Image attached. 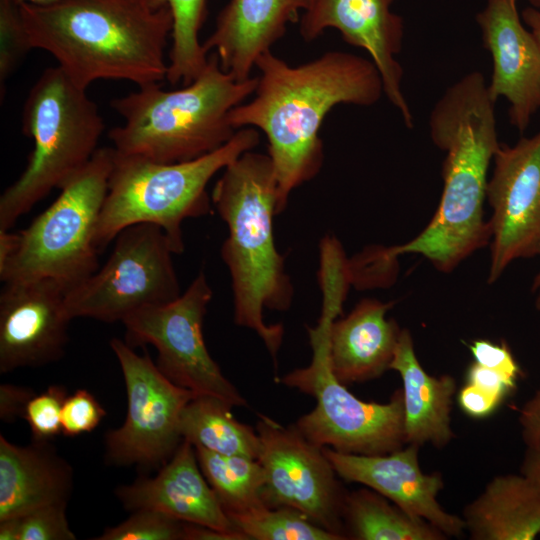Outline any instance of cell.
Segmentation results:
<instances>
[{"label":"cell","mask_w":540,"mask_h":540,"mask_svg":"<svg viewBox=\"0 0 540 540\" xmlns=\"http://www.w3.org/2000/svg\"><path fill=\"white\" fill-rule=\"evenodd\" d=\"M531 290L532 293L535 295L536 307L540 310V268L533 279Z\"/></svg>","instance_id":"obj_43"},{"label":"cell","mask_w":540,"mask_h":540,"mask_svg":"<svg viewBox=\"0 0 540 540\" xmlns=\"http://www.w3.org/2000/svg\"><path fill=\"white\" fill-rule=\"evenodd\" d=\"M495 103L479 71L462 76L437 100L428 127L432 142L446 153L439 206L418 236L382 250L386 260L420 254L439 271L450 272L490 242L483 206L488 170L500 145Z\"/></svg>","instance_id":"obj_2"},{"label":"cell","mask_w":540,"mask_h":540,"mask_svg":"<svg viewBox=\"0 0 540 540\" xmlns=\"http://www.w3.org/2000/svg\"><path fill=\"white\" fill-rule=\"evenodd\" d=\"M521 473L540 485V449H526Z\"/></svg>","instance_id":"obj_40"},{"label":"cell","mask_w":540,"mask_h":540,"mask_svg":"<svg viewBox=\"0 0 540 540\" xmlns=\"http://www.w3.org/2000/svg\"><path fill=\"white\" fill-rule=\"evenodd\" d=\"M476 363L518 379L521 368L505 343L476 340L469 346Z\"/></svg>","instance_id":"obj_35"},{"label":"cell","mask_w":540,"mask_h":540,"mask_svg":"<svg viewBox=\"0 0 540 540\" xmlns=\"http://www.w3.org/2000/svg\"><path fill=\"white\" fill-rule=\"evenodd\" d=\"M256 68L254 97L232 109L230 122L236 130L254 127L265 134L280 214L290 194L316 177L323 166L319 132L327 114L339 104L372 106L384 95V88L369 58L344 51H328L298 66L268 51Z\"/></svg>","instance_id":"obj_1"},{"label":"cell","mask_w":540,"mask_h":540,"mask_svg":"<svg viewBox=\"0 0 540 540\" xmlns=\"http://www.w3.org/2000/svg\"><path fill=\"white\" fill-rule=\"evenodd\" d=\"M521 434L527 448L540 449V386L519 412Z\"/></svg>","instance_id":"obj_39"},{"label":"cell","mask_w":540,"mask_h":540,"mask_svg":"<svg viewBox=\"0 0 540 540\" xmlns=\"http://www.w3.org/2000/svg\"><path fill=\"white\" fill-rule=\"evenodd\" d=\"M390 369L399 373L403 388L406 444L446 446L453 438L451 409L456 381L448 374H428L418 361L408 329H401Z\"/></svg>","instance_id":"obj_23"},{"label":"cell","mask_w":540,"mask_h":540,"mask_svg":"<svg viewBox=\"0 0 540 540\" xmlns=\"http://www.w3.org/2000/svg\"><path fill=\"white\" fill-rule=\"evenodd\" d=\"M236 531L254 540H341L291 507H269L262 503L225 511Z\"/></svg>","instance_id":"obj_29"},{"label":"cell","mask_w":540,"mask_h":540,"mask_svg":"<svg viewBox=\"0 0 540 540\" xmlns=\"http://www.w3.org/2000/svg\"><path fill=\"white\" fill-rule=\"evenodd\" d=\"M195 451L199 466L225 511L264 503L265 474L257 459L218 454L200 447H195Z\"/></svg>","instance_id":"obj_27"},{"label":"cell","mask_w":540,"mask_h":540,"mask_svg":"<svg viewBox=\"0 0 540 540\" xmlns=\"http://www.w3.org/2000/svg\"><path fill=\"white\" fill-rule=\"evenodd\" d=\"M115 495L128 511L154 509L182 522L239 534L246 539L234 528L199 466L195 447L186 440H182L156 476H141L129 485L119 486Z\"/></svg>","instance_id":"obj_19"},{"label":"cell","mask_w":540,"mask_h":540,"mask_svg":"<svg viewBox=\"0 0 540 540\" xmlns=\"http://www.w3.org/2000/svg\"><path fill=\"white\" fill-rule=\"evenodd\" d=\"M35 392L25 386L15 384L0 385V419L5 423H13L22 417L28 401Z\"/></svg>","instance_id":"obj_37"},{"label":"cell","mask_w":540,"mask_h":540,"mask_svg":"<svg viewBox=\"0 0 540 540\" xmlns=\"http://www.w3.org/2000/svg\"><path fill=\"white\" fill-rule=\"evenodd\" d=\"M463 520L473 540H532L540 534V485L522 473L496 476Z\"/></svg>","instance_id":"obj_24"},{"label":"cell","mask_w":540,"mask_h":540,"mask_svg":"<svg viewBox=\"0 0 540 540\" xmlns=\"http://www.w3.org/2000/svg\"><path fill=\"white\" fill-rule=\"evenodd\" d=\"M185 524L154 509H138L123 522L108 527L95 540H184Z\"/></svg>","instance_id":"obj_30"},{"label":"cell","mask_w":540,"mask_h":540,"mask_svg":"<svg viewBox=\"0 0 540 540\" xmlns=\"http://www.w3.org/2000/svg\"><path fill=\"white\" fill-rule=\"evenodd\" d=\"M393 302L362 299L352 311L335 319L328 334V361L344 385L361 383L390 369L401 329L386 315Z\"/></svg>","instance_id":"obj_21"},{"label":"cell","mask_w":540,"mask_h":540,"mask_svg":"<svg viewBox=\"0 0 540 540\" xmlns=\"http://www.w3.org/2000/svg\"><path fill=\"white\" fill-rule=\"evenodd\" d=\"M532 6L540 8V0H529Z\"/></svg>","instance_id":"obj_45"},{"label":"cell","mask_w":540,"mask_h":540,"mask_svg":"<svg viewBox=\"0 0 540 540\" xmlns=\"http://www.w3.org/2000/svg\"><path fill=\"white\" fill-rule=\"evenodd\" d=\"M517 379L475 361L467 371L466 383L502 402L516 386Z\"/></svg>","instance_id":"obj_36"},{"label":"cell","mask_w":540,"mask_h":540,"mask_svg":"<svg viewBox=\"0 0 540 540\" xmlns=\"http://www.w3.org/2000/svg\"><path fill=\"white\" fill-rule=\"evenodd\" d=\"M0 540H20V517L0 521Z\"/></svg>","instance_id":"obj_42"},{"label":"cell","mask_w":540,"mask_h":540,"mask_svg":"<svg viewBox=\"0 0 540 540\" xmlns=\"http://www.w3.org/2000/svg\"><path fill=\"white\" fill-rule=\"evenodd\" d=\"M67 505H46L19 516L20 540H75L66 515Z\"/></svg>","instance_id":"obj_33"},{"label":"cell","mask_w":540,"mask_h":540,"mask_svg":"<svg viewBox=\"0 0 540 540\" xmlns=\"http://www.w3.org/2000/svg\"><path fill=\"white\" fill-rule=\"evenodd\" d=\"M457 399L463 412L473 418L487 417L501 404L497 399L467 383L459 390Z\"/></svg>","instance_id":"obj_38"},{"label":"cell","mask_w":540,"mask_h":540,"mask_svg":"<svg viewBox=\"0 0 540 540\" xmlns=\"http://www.w3.org/2000/svg\"><path fill=\"white\" fill-rule=\"evenodd\" d=\"M231 407L214 396L194 397L181 414L179 430L182 440L214 453L257 459L259 435L250 426L236 420Z\"/></svg>","instance_id":"obj_25"},{"label":"cell","mask_w":540,"mask_h":540,"mask_svg":"<svg viewBox=\"0 0 540 540\" xmlns=\"http://www.w3.org/2000/svg\"><path fill=\"white\" fill-rule=\"evenodd\" d=\"M277 191L271 158L251 150L223 169L211 196L228 228L221 258L231 277L234 321L255 331L274 361L284 329L281 324H266L263 310L286 311L294 297L285 257L273 234Z\"/></svg>","instance_id":"obj_4"},{"label":"cell","mask_w":540,"mask_h":540,"mask_svg":"<svg viewBox=\"0 0 540 540\" xmlns=\"http://www.w3.org/2000/svg\"><path fill=\"white\" fill-rule=\"evenodd\" d=\"M213 291L200 271L175 300L141 308L123 321L125 342L132 348L152 345L156 366L172 383L197 395H210L231 406H247L237 388L210 356L203 322Z\"/></svg>","instance_id":"obj_11"},{"label":"cell","mask_w":540,"mask_h":540,"mask_svg":"<svg viewBox=\"0 0 540 540\" xmlns=\"http://www.w3.org/2000/svg\"><path fill=\"white\" fill-rule=\"evenodd\" d=\"M66 291L52 279L4 283L0 293V373L59 361L69 341Z\"/></svg>","instance_id":"obj_16"},{"label":"cell","mask_w":540,"mask_h":540,"mask_svg":"<svg viewBox=\"0 0 540 540\" xmlns=\"http://www.w3.org/2000/svg\"><path fill=\"white\" fill-rule=\"evenodd\" d=\"M66 389L50 385L45 391L34 394L28 401L23 418L29 425L34 440L49 441L61 433V414Z\"/></svg>","instance_id":"obj_32"},{"label":"cell","mask_w":540,"mask_h":540,"mask_svg":"<svg viewBox=\"0 0 540 540\" xmlns=\"http://www.w3.org/2000/svg\"><path fill=\"white\" fill-rule=\"evenodd\" d=\"M336 313L322 309L315 327L307 329L313 357L310 365L283 376L279 382L311 395L316 406L298 419L296 428L312 443L338 452L380 455L405 442L402 390L389 402H365L355 397L331 371L328 334Z\"/></svg>","instance_id":"obj_9"},{"label":"cell","mask_w":540,"mask_h":540,"mask_svg":"<svg viewBox=\"0 0 540 540\" xmlns=\"http://www.w3.org/2000/svg\"><path fill=\"white\" fill-rule=\"evenodd\" d=\"M114 240L104 265L65 294V310L71 320L122 322L141 308L166 304L181 295L172 258L175 253L159 226L134 224Z\"/></svg>","instance_id":"obj_10"},{"label":"cell","mask_w":540,"mask_h":540,"mask_svg":"<svg viewBox=\"0 0 540 540\" xmlns=\"http://www.w3.org/2000/svg\"><path fill=\"white\" fill-rule=\"evenodd\" d=\"M257 77L237 81L223 71L212 52L203 71L188 85L164 90L159 83L139 86L112 99L123 119L109 131L115 151L158 163L197 159L226 144L236 133L233 108L252 95Z\"/></svg>","instance_id":"obj_5"},{"label":"cell","mask_w":540,"mask_h":540,"mask_svg":"<svg viewBox=\"0 0 540 540\" xmlns=\"http://www.w3.org/2000/svg\"><path fill=\"white\" fill-rule=\"evenodd\" d=\"M309 0H230L220 11L213 32L202 42L223 71L237 81L251 77L257 60L300 19Z\"/></svg>","instance_id":"obj_20"},{"label":"cell","mask_w":540,"mask_h":540,"mask_svg":"<svg viewBox=\"0 0 540 540\" xmlns=\"http://www.w3.org/2000/svg\"><path fill=\"white\" fill-rule=\"evenodd\" d=\"M394 0H309L299 19L306 42L336 29L350 46L363 49L377 67L384 95L399 112L405 126L414 120L403 93V67L397 59L403 47L404 22L392 10Z\"/></svg>","instance_id":"obj_15"},{"label":"cell","mask_w":540,"mask_h":540,"mask_svg":"<svg viewBox=\"0 0 540 540\" xmlns=\"http://www.w3.org/2000/svg\"><path fill=\"white\" fill-rule=\"evenodd\" d=\"M106 416L104 407L86 389L67 395L61 414V433L75 437L93 431Z\"/></svg>","instance_id":"obj_34"},{"label":"cell","mask_w":540,"mask_h":540,"mask_svg":"<svg viewBox=\"0 0 540 540\" xmlns=\"http://www.w3.org/2000/svg\"><path fill=\"white\" fill-rule=\"evenodd\" d=\"M20 2V1H19ZM33 49L54 57L78 87L97 80H126L138 87L167 78L170 8L156 0L20 2Z\"/></svg>","instance_id":"obj_3"},{"label":"cell","mask_w":540,"mask_h":540,"mask_svg":"<svg viewBox=\"0 0 540 540\" xmlns=\"http://www.w3.org/2000/svg\"><path fill=\"white\" fill-rule=\"evenodd\" d=\"M167 5L173 16L167 80L188 85L205 68L209 54L199 39L206 19L208 0H156Z\"/></svg>","instance_id":"obj_28"},{"label":"cell","mask_w":540,"mask_h":540,"mask_svg":"<svg viewBox=\"0 0 540 540\" xmlns=\"http://www.w3.org/2000/svg\"><path fill=\"white\" fill-rule=\"evenodd\" d=\"M257 460L263 467L262 499L269 507H291L344 539V502L336 472L324 448L309 441L295 425L283 427L259 415Z\"/></svg>","instance_id":"obj_13"},{"label":"cell","mask_w":540,"mask_h":540,"mask_svg":"<svg viewBox=\"0 0 540 540\" xmlns=\"http://www.w3.org/2000/svg\"><path fill=\"white\" fill-rule=\"evenodd\" d=\"M114 155L113 147L98 148L29 226L0 230L2 282L47 278L67 293L99 268L94 236Z\"/></svg>","instance_id":"obj_8"},{"label":"cell","mask_w":540,"mask_h":540,"mask_svg":"<svg viewBox=\"0 0 540 540\" xmlns=\"http://www.w3.org/2000/svg\"><path fill=\"white\" fill-rule=\"evenodd\" d=\"M104 121L86 89L49 67L30 89L22 132L33 140L25 169L0 196V230H10L53 189H61L92 159Z\"/></svg>","instance_id":"obj_7"},{"label":"cell","mask_w":540,"mask_h":540,"mask_svg":"<svg viewBox=\"0 0 540 540\" xmlns=\"http://www.w3.org/2000/svg\"><path fill=\"white\" fill-rule=\"evenodd\" d=\"M32 49L23 23L20 2L18 0H0L1 100H3V95L6 92L7 80Z\"/></svg>","instance_id":"obj_31"},{"label":"cell","mask_w":540,"mask_h":540,"mask_svg":"<svg viewBox=\"0 0 540 540\" xmlns=\"http://www.w3.org/2000/svg\"><path fill=\"white\" fill-rule=\"evenodd\" d=\"M22 3L32 4V5H46L53 3L58 0H18Z\"/></svg>","instance_id":"obj_44"},{"label":"cell","mask_w":540,"mask_h":540,"mask_svg":"<svg viewBox=\"0 0 540 540\" xmlns=\"http://www.w3.org/2000/svg\"><path fill=\"white\" fill-rule=\"evenodd\" d=\"M109 344L125 382L127 414L120 427L105 435L106 462L160 468L182 442L181 414L197 394L166 378L148 353L137 354L119 338Z\"/></svg>","instance_id":"obj_12"},{"label":"cell","mask_w":540,"mask_h":540,"mask_svg":"<svg viewBox=\"0 0 540 540\" xmlns=\"http://www.w3.org/2000/svg\"><path fill=\"white\" fill-rule=\"evenodd\" d=\"M418 451L419 446L414 444L380 455L350 454L324 447L340 478L365 485L447 537L461 536L466 530L463 518L441 507L437 496L443 489V479L439 473L422 472Z\"/></svg>","instance_id":"obj_18"},{"label":"cell","mask_w":540,"mask_h":540,"mask_svg":"<svg viewBox=\"0 0 540 540\" xmlns=\"http://www.w3.org/2000/svg\"><path fill=\"white\" fill-rule=\"evenodd\" d=\"M518 0H487L478 12L484 48L492 59L488 85L508 103L510 125L524 132L540 110V45L520 17Z\"/></svg>","instance_id":"obj_17"},{"label":"cell","mask_w":540,"mask_h":540,"mask_svg":"<svg viewBox=\"0 0 540 540\" xmlns=\"http://www.w3.org/2000/svg\"><path fill=\"white\" fill-rule=\"evenodd\" d=\"M72 490L73 469L49 441L18 446L0 435V521L68 503Z\"/></svg>","instance_id":"obj_22"},{"label":"cell","mask_w":540,"mask_h":540,"mask_svg":"<svg viewBox=\"0 0 540 540\" xmlns=\"http://www.w3.org/2000/svg\"><path fill=\"white\" fill-rule=\"evenodd\" d=\"M521 16L523 22L540 45V8L534 6L527 7L522 11Z\"/></svg>","instance_id":"obj_41"},{"label":"cell","mask_w":540,"mask_h":540,"mask_svg":"<svg viewBox=\"0 0 540 540\" xmlns=\"http://www.w3.org/2000/svg\"><path fill=\"white\" fill-rule=\"evenodd\" d=\"M259 141L256 128H241L219 149L178 163H158L115 151L95 230L98 252L124 228L152 223L164 231L175 254L183 253L182 223L212 211V200L206 190L212 177L243 153L253 150Z\"/></svg>","instance_id":"obj_6"},{"label":"cell","mask_w":540,"mask_h":540,"mask_svg":"<svg viewBox=\"0 0 540 540\" xmlns=\"http://www.w3.org/2000/svg\"><path fill=\"white\" fill-rule=\"evenodd\" d=\"M487 182L492 209L488 282L515 260L540 254V130L514 145L500 143Z\"/></svg>","instance_id":"obj_14"},{"label":"cell","mask_w":540,"mask_h":540,"mask_svg":"<svg viewBox=\"0 0 540 540\" xmlns=\"http://www.w3.org/2000/svg\"><path fill=\"white\" fill-rule=\"evenodd\" d=\"M343 519L358 540H444L448 538L429 522L414 517L381 494L368 489L345 497Z\"/></svg>","instance_id":"obj_26"}]
</instances>
